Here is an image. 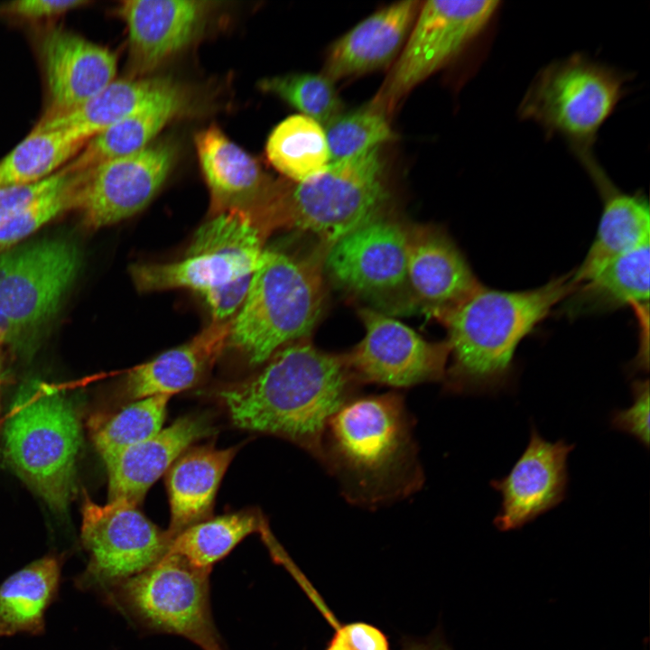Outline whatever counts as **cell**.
<instances>
[{
    "instance_id": "6da1fadb",
    "label": "cell",
    "mask_w": 650,
    "mask_h": 650,
    "mask_svg": "<svg viewBox=\"0 0 650 650\" xmlns=\"http://www.w3.org/2000/svg\"><path fill=\"white\" fill-rule=\"evenodd\" d=\"M263 364L252 376L218 389L231 422L291 441L318 460L329 420L358 394L346 354L323 351L302 338Z\"/></svg>"
},
{
    "instance_id": "7a4b0ae2",
    "label": "cell",
    "mask_w": 650,
    "mask_h": 650,
    "mask_svg": "<svg viewBox=\"0 0 650 650\" xmlns=\"http://www.w3.org/2000/svg\"><path fill=\"white\" fill-rule=\"evenodd\" d=\"M318 462L354 506L376 509L418 492L424 473L404 395L358 394L346 402L325 427Z\"/></svg>"
},
{
    "instance_id": "3957f363",
    "label": "cell",
    "mask_w": 650,
    "mask_h": 650,
    "mask_svg": "<svg viewBox=\"0 0 650 650\" xmlns=\"http://www.w3.org/2000/svg\"><path fill=\"white\" fill-rule=\"evenodd\" d=\"M573 288L571 274L525 291L481 284L440 319L447 329L451 357L444 390L464 395L511 390L518 344Z\"/></svg>"
},
{
    "instance_id": "277c9868",
    "label": "cell",
    "mask_w": 650,
    "mask_h": 650,
    "mask_svg": "<svg viewBox=\"0 0 650 650\" xmlns=\"http://www.w3.org/2000/svg\"><path fill=\"white\" fill-rule=\"evenodd\" d=\"M320 259L265 249L246 296L230 320L228 346L250 364L259 365L283 346L304 338L323 306Z\"/></svg>"
},
{
    "instance_id": "5b68a950",
    "label": "cell",
    "mask_w": 650,
    "mask_h": 650,
    "mask_svg": "<svg viewBox=\"0 0 650 650\" xmlns=\"http://www.w3.org/2000/svg\"><path fill=\"white\" fill-rule=\"evenodd\" d=\"M3 453L14 471L54 511L63 513L75 490L81 427L70 401L57 387L22 386L7 417Z\"/></svg>"
},
{
    "instance_id": "8992f818",
    "label": "cell",
    "mask_w": 650,
    "mask_h": 650,
    "mask_svg": "<svg viewBox=\"0 0 650 650\" xmlns=\"http://www.w3.org/2000/svg\"><path fill=\"white\" fill-rule=\"evenodd\" d=\"M378 148L330 162L301 182L274 181L264 209L270 233L296 228L315 235L327 249L383 212L387 200Z\"/></svg>"
},
{
    "instance_id": "52a82bcc",
    "label": "cell",
    "mask_w": 650,
    "mask_h": 650,
    "mask_svg": "<svg viewBox=\"0 0 650 650\" xmlns=\"http://www.w3.org/2000/svg\"><path fill=\"white\" fill-rule=\"evenodd\" d=\"M627 78L575 53L543 67L518 108L522 119L566 139L574 152L590 150L623 97Z\"/></svg>"
},
{
    "instance_id": "ba28073f",
    "label": "cell",
    "mask_w": 650,
    "mask_h": 650,
    "mask_svg": "<svg viewBox=\"0 0 650 650\" xmlns=\"http://www.w3.org/2000/svg\"><path fill=\"white\" fill-rule=\"evenodd\" d=\"M209 571L166 552L146 570L104 590L139 627L180 636L202 650L222 649L210 608Z\"/></svg>"
},
{
    "instance_id": "9c48e42d",
    "label": "cell",
    "mask_w": 650,
    "mask_h": 650,
    "mask_svg": "<svg viewBox=\"0 0 650 650\" xmlns=\"http://www.w3.org/2000/svg\"><path fill=\"white\" fill-rule=\"evenodd\" d=\"M265 242L238 215H218L197 230L183 258L135 264L130 267L131 278L140 292L188 289L202 297L252 275L262 261Z\"/></svg>"
},
{
    "instance_id": "30bf717a",
    "label": "cell",
    "mask_w": 650,
    "mask_h": 650,
    "mask_svg": "<svg viewBox=\"0 0 650 650\" xmlns=\"http://www.w3.org/2000/svg\"><path fill=\"white\" fill-rule=\"evenodd\" d=\"M497 0H431L421 5L403 51L370 102L390 113L416 85L454 60L490 23Z\"/></svg>"
},
{
    "instance_id": "8fae6325",
    "label": "cell",
    "mask_w": 650,
    "mask_h": 650,
    "mask_svg": "<svg viewBox=\"0 0 650 650\" xmlns=\"http://www.w3.org/2000/svg\"><path fill=\"white\" fill-rule=\"evenodd\" d=\"M408 229L382 213L329 246L325 267L347 291L397 311L415 307L406 274Z\"/></svg>"
},
{
    "instance_id": "7c38bea8",
    "label": "cell",
    "mask_w": 650,
    "mask_h": 650,
    "mask_svg": "<svg viewBox=\"0 0 650 650\" xmlns=\"http://www.w3.org/2000/svg\"><path fill=\"white\" fill-rule=\"evenodd\" d=\"M81 540L89 562L78 584L106 590L158 562L172 539L137 505L121 499L99 505L85 496Z\"/></svg>"
},
{
    "instance_id": "4fadbf2b",
    "label": "cell",
    "mask_w": 650,
    "mask_h": 650,
    "mask_svg": "<svg viewBox=\"0 0 650 650\" xmlns=\"http://www.w3.org/2000/svg\"><path fill=\"white\" fill-rule=\"evenodd\" d=\"M79 253L70 242L47 239L0 255V311L24 337L44 325L75 279Z\"/></svg>"
},
{
    "instance_id": "5bb4252c",
    "label": "cell",
    "mask_w": 650,
    "mask_h": 650,
    "mask_svg": "<svg viewBox=\"0 0 650 650\" xmlns=\"http://www.w3.org/2000/svg\"><path fill=\"white\" fill-rule=\"evenodd\" d=\"M358 313L365 335L346 356L360 385L376 384L396 390L444 381L450 357L447 340L428 341L400 320L369 307Z\"/></svg>"
},
{
    "instance_id": "9a60e30c",
    "label": "cell",
    "mask_w": 650,
    "mask_h": 650,
    "mask_svg": "<svg viewBox=\"0 0 650 650\" xmlns=\"http://www.w3.org/2000/svg\"><path fill=\"white\" fill-rule=\"evenodd\" d=\"M176 150L168 141L79 172V209L84 224L97 229L116 224L144 209L165 181Z\"/></svg>"
},
{
    "instance_id": "2e32d148",
    "label": "cell",
    "mask_w": 650,
    "mask_h": 650,
    "mask_svg": "<svg viewBox=\"0 0 650 650\" xmlns=\"http://www.w3.org/2000/svg\"><path fill=\"white\" fill-rule=\"evenodd\" d=\"M574 447L562 439L550 441L531 425L528 443L510 471L490 481L501 496L500 509L493 521L499 531L522 528L565 499L567 461Z\"/></svg>"
},
{
    "instance_id": "e0dca14e",
    "label": "cell",
    "mask_w": 650,
    "mask_h": 650,
    "mask_svg": "<svg viewBox=\"0 0 650 650\" xmlns=\"http://www.w3.org/2000/svg\"><path fill=\"white\" fill-rule=\"evenodd\" d=\"M212 2L190 0H128L118 14L128 32L130 78H145L185 49L203 30Z\"/></svg>"
},
{
    "instance_id": "ac0fdd59",
    "label": "cell",
    "mask_w": 650,
    "mask_h": 650,
    "mask_svg": "<svg viewBox=\"0 0 650 650\" xmlns=\"http://www.w3.org/2000/svg\"><path fill=\"white\" fill-rule=\"evenodd\" d=\"M406 274L415 307L439 320L481 285L453 240L432 226H409Z\"/></svg>"
},
{
    "instance_id": "d6986e66",
    "label": "cell",
    "mask_w": 650,
    "mask_h": 650,
    "mask_svg": "<svg viewBox=\"0 0 650 650\" xmlns=\"http://www.w3.org/2000/svg\"><path fill=\"white\" fill-rule=\"evenodd\" d=\"M40 51L49 96L48 112L78 107L115 80V54L70 31H48Z\"/></svg>"
},
{
    "instance_id": "ffe728a7",
    "label": "cell",
    "mask_w": 650,
    "mask_h": 650,
    "mask_svg": "<svg viewBox=\"0 0 650 650\" xmlns=\"http://www.w3.org/2000/svg\"><path fill=\"white\" fill-rule=\"evenodd\" d=\"M209 432L207 419L186 415L148 439L104 459L108 500L121 499L138 506L178 457Z\"/></svg>"
},
{
    "instance_id": "44dd1931",
    "label": "cell",
    "mask_w": 650,
    "mask_h": 650,
    "mask_svg": "<svg viewBox=\"0 0 650 650\" xmlns=\"http://www.w3.org/2000/svg\"><path fill=\"white\" fill-rule=\"evenodd\" d=\"M602 198L603 209L596 237L582 263L571 274L579 284L610 260L649 244L650 213L645 198L617 188L599 165L590 150L576 153Z\"/></svg>"
},
{
    "instance_id": "7402d4cb",
    "label": "cell",
    "mask_w": 650,
    "mask_h": 650,
    "mask_svg": "<svg viewBox=\"0 0 650 650\" xmlns=\"http://www.w3.org/2000/svg\"><path fill=\"white\" fill-rule=\"evenodd\" d=\"M195 145L209 190L210 215L238 210L253 218L267 199L274 181L216 125L199 132Z\"/></svg>"
},
{
    "instance_id": "603a6c76",
    "label": "cell",
    "mask_w": 650,
    "mask_h": 650,
    "mask_svg": "<svg viewBox=\"0 0 650 650\" xmlns=\"http://www.w3.org/2000/svg\"><path fill=\"white\" fill-rule=\"evenodd\" d=\"M420 7L419 1H401L361 21L331 46L323 74L334 81L389 64L402 48Z\"/></svg>"
},
{
    "instance_id": "cb8c5ba5",
    "label": "cell",
    "mask_w": 650,
    "mask_h": 650,
    "mask_svg": "<svg viewBox=\"0 0 650 650\" xmlns=\"http://www.w3.org/2000/svg\"><path fill=\"white\" fill-rule=\"evenodd\" d=\"M230 320L212 321L186 343L132 368L125 381L126 395L134 401L171 397L195 385L228 347Z\"/></svg>"
},
{
    "instance_id": "d4e9b609",
    "label": "cell",
    "mask_w": 650,
    "mask_h": 650,
    "mask_svg": "<svg viewBox=\"0 0 650 650\" xmlns=\"http://www.w3.org/2000/svg\"><path fill=\"white\" fill-rule=\"evenodd\" d=\"M237 449L210 445L190 447L167 471L171 539L187 527L209 518L215 497Z\"/></svg>"
},
{
    "instance_id": "484cf974",
    "label": "cell",
    "mask_w": 650,
    "mask_h": 650,
    "mask_svg": "<svg viewBox=\"0 0 650 650\" xmlns=\"http://www.w3.org/2000/svg\"><path fill=\"white\" fill-rule=\"evenodd\" d=\"M188 105V92L174 83L127 117L88 140L63 169L81 172L144 149Z\"/></svg>"
},
{
    "instance_id": "4316f807",
    "label": "cell",
    "mask_w": 650,
    "mask_h": 650,
    "mask_svg": "<svg viewBox=\"0 0 650 650\" xmlns=\"http://www.w3.org/2000/svg\"><path fill=\"white\" fill-rule=\"evenodd\" d=\"M175 82L166 78L113 80L81 105L63 111H45L33 130H55L87 142L127 117Z\"/></svg>"
},
{
    "instance_id": "83f0119b",
    "label": "cell",
    "mask_w": 650,
    "mask_h": 650,
    "mask_svg": "<svg viewBox=\"0 0 650 650\" xmlns=\"http://www.w3.org/2000/svg\"><path fill=\"white\" fill-rule=\"evenodd\" d=\"M61 561L54 555L37 559L0 584V636L41 635L45 612L57 598Z\"/></svg>"
},
{
    "instance_id": "f1b7e54d",
    "label": "cell",
    "mask_w": 650,
    "mask_h": 650,
    "mask_svg": "<svg viewBox=\"0 0 650 650\" xmlns=\"http://www.w3.org/2000/svg\"><path fill=\"white\" fill-rule=\"evenodd\" d=\"M649 244L610 260L586 281L574 285L569 313L611 311L625 305L643 307L649 299Z\"/></svg>"
},
{
    "instance_id": "f546056e",
    "label": "cell",
    "mask_w": 650,
    "mask_h": 650,
    "mask_svg": "<svg viewBox=\"0 0 650 650\" xmlns=\"http://www.w3.org/2000/svg\"><path fill=\"white\" fill-rule=\"evenodd\" d=\"M266 154L273 166L294 182L321 173L330 163L322 125L302 115L287 117L275 126L267 140Z\"/></svg>"
},
{
    "instance_id": "4dcf8cb0",
    "label": "cell",
    "mask_w": 650,
    "mask_h": 650,
    "mask_svg": "<svg viewBox=\"0 0 650 650\" xmlns=\"http://www.w3.org/2000/svg\"><path fill=\"white\" fill-rule=\"evenodd\" d=\"M265 525L260 514L247 510L209 517L173 536L168 552L182 557L196 568L211 571L216 562L244 538L261 532Z\"/></svg>"
},
{
    "instance_id": "1f68e13d",
    "label": "cell",
    "mask_w": 650,
    "mask_h": 650,
    "mask_svg": "<svg viewBox=\"0 0 650 650\" xmlns=\"http://www.w3.org/2000/svg\"><path fill=\"white\" fill-rule=\"evenodd\" d=\"M86 143L61 131L32 129L0 160V188L47 179L71 161Z\"/></svg>"
},
{
    "instance_id": "d6a6232c",
    "label": "cell",
    "mask_w": 650,
    "mask_h": 650,
    "mask_svg": "<svg viewBox=\"0 0 650 650\" xmlns=\"http://www.w3.org/2000/svg\"><path fill=\"white\" fill-rule=\"evenodd\" d=\"M170 396L135 400L107 418L93 432L96 449L104 460L156 434L162 429Z\"/></svg>"
},
{
    "instance_id": "836d02e7",
    "label": "cell",
    "mask_w": 650,
    "mask_h": 650,
    "mask_svg": "<svg viewBox=\"0 0 650 650\" xmlns=\"http://www.w3.org/2000/svg\"><path fill=\"white\" fill-rule=\"evenodd\" d=\"M330 162L343 161L392 139L387 115L371 103L341 113L324 128Z\"/></svg>"
},
{
    "instance_id": "e575fe53",
    "label": "cell",
    "mask_w": 650,
    "mask_h": 650,
    "mask_svg": "<svg viewBox=\"0 0 650 650\" xmlns=\"http://www.w3.org/2000/svg\"><path fill=\"white\" fill-rule=\"evenodd\" d=\"M259 87L324 126L343 112L333 81L324 74L275 76L261 80Z\"/></svg>"
},
{
    "instance_id": "d590c367",
    "label": "cell",
    "mask_w": 650,
    "mask_h": 650,
    "mask_svg": "<svg viewBox=\"0 0 650 650\" xmlns=\"http://www.w3.org/2000/svg\"><path fill=\"white\" fill-rule=\"evenodd\" d=\"M64 171L67 174L60 183L0 224V251L16 244L59 215L77 209L79 174Z\"/></svg>"
},
{
    "instance_id": "8d00e7d4",
    "label": "cell",
    "mask_w": 650,
    "mask_h": 650,
    "mask_svg": "<svg viewBox=\"0 0 650 650\" xmlns=\"http://www.w3.org/2000/svg\"><path fill=\"white\" fill-rule=\"evenodd\" d=\"M633 402L626 409L615 410L610 415L613 429L634 437L646 449L649 447V382L636 380L631 387Z\"/></svg>"
},
{
    "instance_id": "74e56055",
    "label": "cell",
    "mask_w": 650,
    "mask_h": 650,
    "mask_svg": "<svg viewBox=\"0 0 650 650\" xmlns=\"http://www.w3.org/2000/svg\"><path fill=\"white\" fill-rule=\"evenodd\" d=\"M61 168L47 179L27 185L0 188V224L8 219L34 199L56 186L66 176Z\"/></svg>"
},
{
    "instance_id": "f35d334b",
    "label": "cell",
    "mask_w": 650,
    "mask_h": 650,
    "mask_svg": "<svg viewBox=\"0 0 650 650\" xmlns=\"http://www.w3.org/2000/svg\"><path fill=\"white\" fill-rule=\"evenodd\" d=\"M85 0H19L0 5V13L27 20L57 17L88 5Z\"/></svg>"
},
{
    "instance_id": "ab89813d",
    "label": "cell",
    "mask_w": 650,
    "mask_h": 650,
    "mask_svg": "<svg viewBox=\"0 0 650 650\" xmlns=\"http://www.w3.org/2000/svg\"><path fill=\"white\" fill-rule=\"evenodd\" d=\"M350 650H389L385 635L364 622H354L339 628Z\"/></svg>"
},
{
    "instance_id": "60d3db41",
    "label": "cell",
    "mask_w": 650,
    "mask_h": 650,
    "mask_svg": "<svg viewBox=\"0 0 650 650\" xmlns=\"http://www.w3.org/2000/svg\"><path fill=\"white\" fill-rule=\"evenodd\" d=\"M401 650H451L440 636H431L425 640L405 639Z\"/></svg>"
},
{
    "instance_id": "b9f144b4",
    "label": "cell",
    "mask_w": 650,
    "mask_h": 650,
    "mask_svg": "<svg viewBox=\"0 0 650 650\" xmlns=\"http://www.w3.org/2000/svg\"><path fill=\"white\" fill-rule=\"evenodd\" d=\"M0 336L5 343L12 344L15 348H22V340L8 319L0 311Z\"/></svg>"
},
{
    "instance_id": "7bdbcfd3",
    "label": "cell",
    "mask_w": 650,
    "mask_h": 650,
    "mask_svg": "<svg viewBox=\"0 0 650 650\" xmlns=\"http://www.w3.org/2000/svg\"><path fill=\"white\" fill-rule=\"evenodd\" d=\"M326 650H350L344 640L340 631L338 629L330 641Z\"/></svg>"
},
{
    "instance_id": "ee69618b",
    "label": "cell",
    "mask_w": 650,
    "mask_h": 650,
    "mask_svg": "<svg viewBox=\"0 0 650 650\" xmlns=\"http://www.w3.org/2000/svg\"><path fill=\"white\" fill-rule=\"evenodd\" d=\"M3 344H5V340H4L3 337L0 336V348H1V346H2Z\"/></svg>"
},
{
    "instance_id": "f6af8a7d",
    "label": "cell",
    "mask_w": 650,
    "mask_h": 650,
    "mask_svg": "<svg viewBox=\"0 0 650 650\" xmlns=\"http://www.w3.org/2000/svg\"><path fill=\"white\" fill-rule=\"evenodd\" d=\"M218 650H222V649H218Z\"/></svg>"
}]
</instances>
